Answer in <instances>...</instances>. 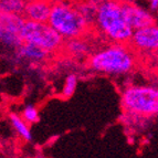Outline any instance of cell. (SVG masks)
I'll return each mask as SVG.
<instances>
[{
	"label": "cell",
	"instance_id": "9c48e42d",
	"mask_svg": "<svg viewBox=\"0 0 158 158\" xmlns=\"http://www.w3.org/2000/svg\"><path fill=\"white\" fill-rule=\"evenodd\" d=\"M52 0H27L23 17L26 20L48 22L50 18Z\"/></svg>",
	"mask_w": 158,
	"mask_h": 158
},
{
	"label": "cell",
	"instance_id": "277c9868",
	"mask_svg": "<svg viewBox=\"0 0 158 158\" xmlns=\"http://www.w3.org/2000/svg\"><path fill=\"white\" fill-rule=\"evenodd\" d=\"M123 107L142 117L158 115V87L152 85H132L122 94Z\"/></svg>",
	"mask_w": 158,
	"mask_h": 158
},
{
	"label": "cell",
	"instance_id": "4fadbf2b",
	"mask_svg": "<svg viewBox=\"0 0 158 158\" xmlns=\"http://www.w3.org/2000/svg\"><path fill=\"white\" fill-rule=\"evenodd\" d=\"M26 3L27 0H0V11L23 16Z\"/></svg>",
	"mask_w": 158,
	"mask_h": 158
},
{
	"label": "cell",
	"instance_id": "7c38bea8",
	"mask_svg": "<svg viewBox=\"0 0 158 158\" xmlns=\"http://www.w3.org/2000/svg\"><path fill=\"white\" fill-rule=\"evenodd\" d=\"M77 6V9L84 17L85 20L90 24H93L95 22L96 18V12H98V5L94 0H81L79 2H75Z\"/></svg>",
	"mask_w": 158,
	"mask_h": 158
},
{
	"label": "cell",
	"instance_id": "8fae6325",
	"mask_svg": "<svg viewBox=\"0 0 158 158\" xmlns=\"http://www.w3.org/2000/svg\"><path fill=\"white\" fill-rule=\"evenodd\" d=\"M63 49L71 56H85L90 53V43L83 38H75L64 41Z\"/></svg>",
	"mask_w": 158,
	"mask_h": 158
},
{
	"label": "cell",
	"instance_id": "ffe728a7",
	"mask_svg": "<svg viewBox=\"0 0 158 158\" xmlns=\"http://www.w3.org/2000/svg\"><path fill=\"white\" fill-rule=\"evenodd\" d=\"M157 74H158V65H157Z\"/></svg>",
	"mask_w": 158,
	"mask_h": 158
},
{
	"label": "cell",
	"instance_id": "5bb4252c",
	"mask_svg": "<svg viewBox=\"0 0 158 158\" xmlns=\"http://www.w3.org/2000/svg\"><path fill=\"white\" fill-rule=\"evenodd\" d=\"M10 122L12 124L13 128L16 129L17 133H18L22 138H24L26 140H31L32 139V135L30 132V128L28 126V123L22 118L21 116L17 115V114H10Z\"/></svg>",
	"mask_w": 158,
	"mask_h": 158
},
{
	"label": "cell",
	"instance_id": "8992f818",
	"mask_svg": "<svg viewBox=\"0 0 158 158\" xmlns=\"http://www.w3.org/2000/svg\"><path fill=\"white\" fill-rule=\"evenodd\" d=\"M26 21L22 15L0 11V42L12 49H18L23 43L21 29Z\"/></svg>",
	"mask_w": 158,
	"mask_h": 158
},
{
	"label": "cell",
	"instance_id": "5b68a950",
	"mask_svg": "<svg viewBox=\"0 0 158 158\" xmlns=\"http://www.w3.org/2000/svg\"><path fill=\"white\" fill-rule=\"evenodd\" d=\"M23 42L32 43L53 53L63 49L64 39L58 31L53 29L49 22H37L26 20L21 29Z\"/></svg>",
	"mask_w": 158,
	"mask_h": 158
},
{
	"label": "cell",
	"instance_id": "ac0fdd59",
	"mask_svg": "<svg viewBox=\"0 0 158 158\" xmlns=\"http://www.w3.org/2000/svg\"><path fill=\"white\" fill-rule=\"evenodd\" d=\"M95 2L100 5V3H103V2H107V1H114V0H94Z\"/></svg>",
	"mask_w": 158,
	"mask_h": 158
},
{
	"label": "cell",
	"instance_id": "30bf717a",
	"mask_svg": "<svg viewBox=\"0 0 158 158\" xmlns=\"http://www.w3.org/2000/svg\"><path fill=\"white\" fill-rule=\"evenodd\" d=\"M16 54L17 58L19 59H26L33 62H41L47 60L51 53L35 44L23 42L18 49H16Z\"/></svg>",
	"mask_w": 158,
	"mask_h": 158
},
{
	"label": "cell",
	"instance_id": "ba28073f",
	"mask_svg": "<svg viewBox=\"0 0 158 158\" xmlns=\"http://www.w3.org/2000/svg\"><path fill=\"white\" fill-rule=\"evenodd\" d=\"M123 10L127 22L134 31L155 24V19L148 11L144 10L131 1H123Z\"/></svg>",
	"mask_w": 158,
	"mask_h": 158
},
{
	"label": "cell",
	"instance_id": "7a4b0ae2",
	"mask_svg": "<svg viewBox=\"0 0 158 158\" xmlns=\"http://www.w3.org/2000/svg\"><path fill=\"white\" fill-rule=\"evenodd\" d=\"M48 22L64 40L85 37L92 28L72 0H52Z\"/></svg>",
	"mask_w": 158,
	"mask_h": 158
},
{
	"label": "cell",
	"instance_id": "e0dca14e",
	"mask_svg": "<svg viewBox=\"0 0 158 158\" xmlns=\"http://www.w3.org/2000/svg\"><path fill=\"white\" fill-rule=\"evenodd\" d=\"M149 7L153 11H158V0H149Z\"/></svg>",
	"mask_w": 158,
	"mask_h": 158
},
{
	"label": "cell",
	"instance_id": "9a60e30c",
	"mask_svg": "<svg viewBox=\"0 0 158 158\" xmlns=\"http://www.w3.org/2000/svg\"><path fill=\"white\" fill-rule=\"evenodd\" d=\"M77 75H74V74H70V75H68L66 79H65V83H64L62 95H63L65 98H71L72 95H73L74 91H75V89H77Z\"/></svg>",
	"mask_w": 158,
	"mask_h": 158
},
{
	"label": "cell",
	"instance_id": "6da1fadb",
	"mask_svg": "<svg viewBox=\"0 0 158 158\" xmlns=\"http://www.w3.org/2000/svg\"><path fill=\"white\" fill-rule=\"evenodd\" d=\"M94 24L106 39L114 43L128 44L134 33L125 17L123 0L100 3Z\"/></svg>",
	"mask_w": 158,
	"mask_h": 158
},
{
	"label": "cell",
	"instance_id": "2e32d148",
	"mask_svg": "<svg viewBox=\"0 0 158 158\" xmlns=\"http://www.w3.org/2000/svg\"><path fill=\"white\" fill-rule=\"evenodd\" d=\"M22 118L28 123V124H34L39 121V113L35 106L28 105L23 111H22Z\"/></svg>",
	"mask_w": 158,
	"mask_h": 158
},
{
	"label": "cell",
	"instance_id": "52a82bcc",
	"mask_svg": "<svg viewBox=\"0 0 158 158\" xmlns=\"http://www.w3.org/2000/svg\"><path fill=\"white\" fill-rule=\"evenodd\" d=\"M129 44L142 52H158V26L152 24L135 30Z\"/></svg>",
	"mask_w": 158,
	"mask_h": 158
},
{
	"label": "cell",
	"instance_id": "d6986e66",
	"mask_svg": "<svg viewBox=\"0 0 158 158\" xmlns=\"http://www.w3.org/2000/svg\"><path fill=\"white\" fill-rule=\"evenodd\" d=\"M128 1H131V2H134V1H136V0H128Z\"/></svg>",
	"mask_w": 158,
	"mask_h": 158
},
{
	"label": "cell",
	"instance_id": "3957f363",
	"mask_svg": "<svg viewBox=\"0 0 158 158\" xmlns=\"http://www.w3.org/2000/svg\"><path fill=\"white\" fill-rule=\"evenodd\" d=\"M136 60L132 48L123 43H114L93 53L89 66L93 71L106 74H125L134 69Z\"/></svg>",
	"mask_w": 158,
	"mask_h": 158
}]
</instances>
